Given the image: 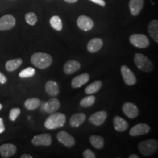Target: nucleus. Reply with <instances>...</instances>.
<instances>
[{"label":"nucleus","instance_id":"c9c22d12","mask_svg":"<svg viewBox=\"0 0 158 158\" xmlns=\"http://www.w3.org/2000/svg\"><path fill=\"white\" fill-rule=\"evenodd\" d=\"M5 130V125H4L3 119L2 118H0V134L2 133Z\"/></svg>","mask_w":158,"mask_h":158},{"label":"nucleus","instance_id":"2f4dec72","mask_svg":"<svg viewBox=\"0 0 158 158\" xmlns=\"http://www.w3.org/2000/svg\"><path fill=\"white\" fill-rule=\"evenodd\" d=\"M21 114V110L19 108H12L9 114V118L11 121H15L18 118V116Z\"/></svg>","mask_w":158,"mask_h":158},{"label":"nucleus","instance_id":"aec40b11","mask_svg":"<svg viewBox=\"0 0 158 158\" xmlns=\"http://www.w3.org/2000/svg\"><path fill=\"white\" fill-rule=\"evenodd\" d=\"M81 68V64L76 60H70L65 63L64 66V72L66 74H72L76 72Z\"/></svg>","mask_w":158,"mask_h":158},{"label":"nucleus","instance_id":"f03ea898","mask_svg":"<svg viewBox=\"0 0 158 158\" xmlns=\"http://www.w3.org/2000/svg\"><path fill=\"white\" fill-rule=\"evenodd\" d=\"M53 59L51 55L45 53H35L31 57V62L39 69H45L51 66Z\"/></svg>","mask_w":158,"mask_h":158},{"label":"nucleus","instance_id":"e433bc0d","mask_svg":"<svg viewBox=\"0 0 158 158\" xmlns=\"http://www.w3.org/2000/svg\"><path fill=\"white\" fill-rule=\"evenodd\" d=\"M21 158H32V157H31V155H27V154H24V155H21Z\"/></svg>","mask_w":158,"mask_h":158},{"label":"nucleus","instance_id":"c85d7f7f","mask_svg":"<svg viewBox=\"0 0 158 158\" xmlns=\"http://www.w3.org/2000/svg\"><path fill=\"white\" fill-rule=\"evenodd\" d=\"M95 97L93 95H90V96H87L85 97L84 98H83L80 102V105L81 106L84 108H88L92 106V105L95 102Z\"/></svg>","mask_w":158,"mask_h":158},{"label":"nucleus","instance_id":"bb28decb","mask_svg":"<svg viewBox=\"0 0 158 158\" xmlns=\"http://www.w3.org/2000/svg\"><path fill=\"white\" fill-rule=\"evenodd\" d=\"M40 105V100L38 98H29L24 102L25 107L28 110H32L37 108Z\"/></svg>","mask_w":158,"mask_h":158},{"label":"nucleus","instance_id":"f257e3e1","mask_svg":"<svg viewBox=\"0 0 158 158\" xmlns=\"http://www.w3.org/2000/svg\"><path fill=\"white\" fill-rule=\"evenodd\" d=\"M66 122V116L62 113H52L45 120L44 126L46 129L54 130L62 127Z\"/></svg>","mask_w":158,"mask_h":158},{"label":"nucleus","instance_id":"a878e982","mask_svg":"<svg viewBox=\"0 0 158 158\" xmlns=\"http://www.w3.org/2000/svg\"><path fill=\"white\" fill-rule=\"evenodd\" d=\"M91 144L98 149H101L104 147V139L101 136L92 135L89 138Z\"/></svg>","mask_w":158,"mask_h":158},{"label":"nucleus","instance_id":"4c0bfd02","mask_svg":"<svg viewBox=\"0 0 158 158\" xmlns=\"http://www.w3.org/2000/svg\"><path fill=\"white\" fill-rule=\"evenodd\" d=\"M64 1L68 3H75L78 0H64Z\"/></svg>","mask_w":158,"mask_h":158},{"label":"nucleus","instance_id":"a211bd4d","mask_svg":"<svg viewBox=\"0 0 158 158\" xmlns=\"http://www.w3.org/2000/svg\"><path fill=\"white\" fill-rule=\"evenodd\" d=\"M103 45V41L100 38L96 37V38L92 39L87 44V50L91 53H94L100 50V48Z\"/></svg>","mask_w":158,"mask_h":158},{"label":"nucleus","instance_id":"f704fd0d","mask_svg":"<svg viewBox=\"0 0 158 158\" xmlns=\"http://www.w3.org/2000/svg\"><path fill=\"white\" fill-rule=\"evenodd\" d=\"M7 78H6V76H5V75L2 73H0V84H5L6 82H7Z\"/></svg>","mask_w":158,"mask_h":158},{"label":"nucleus","instance_id":"ddd939ff","mask_svg":"<svg viewBox=\"0 0 158 158\" xmlns=\"http://www.w3.org/2000/svg\"><path fill=\"white\" fill-rule=\"evenodd\" d=\"M150 131V127L147 124H138L130 130L131 136H139L147 134Z\"/></svg>","mask_w":158,"mask_h":158},{"label":"nucleus","instance_id":"ea45409f","mask_svg":"<svg viewBox=\"0 0 158 158\" xmlns=\"http://www.w3.org/2000/svg\"><path fill=\"white\" fill-rule=\"evenodd\" d=\"M2 108V104H0V110H1Z\"/></svg>","mask_w":158,"mask_h":158},{"label":"nucleus","instance_id":"5701e85b","mask_svg":"<svg viewBox=\"0 0 158 158\" xmlns=\"http://www.w3.org/2000/svg\"><path fill=\"white\" fill-rule=\"evenodd\" d=\"M148 31L150 36L156 43H158V21L157 20H153L149 23L148 27Z\"/></svg>","mask_w":158,"mask_h":158},{"label":"nucleus","instance_id":"39448f33","mask_svg":"<svg viewBox=\"0 0 158 158\" xmlns=\"http://www.w3.org/2000/svg\"><path fill=\"white\" fill-rule=\"evenodd\" d=\"M130 42L134 46L139 48H146L149 45V40L144 35L134 34L130 37Z\"/></svg>","mask_w":158,"mask_h":158},{"label":"nucleus","instance_id":"412c9836","mask_svg":"<svg viewBox=\"0 0 158 158\" xmlns=\"http://www.w3.org/2000/svg\"><path fill=\"white\" fill-rule=\"evenodd\" d=\"M86 120V115L83 113L75 114L71 116L70 119V126L73 127H78L84 123Z\"/></svg>","mask_w":158,"mask_h":158},{"label":"nucleus","instance_id":"0eeeda50","mask_svg":"<svg viewBox=\"0 0 158 158\" xmlns=\"http://www.w3.org/2000/svg\"><path fill=\"white\" fill-rule=\"evenodd\" d=\"M77 25L83 31H87L93 28L94 22L91 18L86 15H80L77 19Z\"/></svg>","mask_w":158,"mask_h":158},{"label":"nucleus","instance_id":"58836bf2","mask_svg":"<svg viewBox=\"0 0 158 158\" xmlns=\"http://www.w3.org/2000/svg\"><path fill=\"white\" fill-rule=\"evenodd\" d=\"M139 157L137 155H131L129 156V158H138Z\"/></svg>","mask_w":158,"mask_h":158},{"label":"nucleus","instance_id":"393cba45","mask_svg":"<svg viewBox=\"0 0 158 158\" xmlns=\"http://www.w3.org/2000/svg\"><path fill=\"white\" fill-rule=\"evenodd\" d=\"M102 83L101 81H95L93 83L89 85L85 89V93L87 94H92L98 92L102 87Z\"/></svg>","mask_w":158,"mask_h":158},{"label":"nucleus","instance_id":"1a4fd4ad","mask_svg":"<svg viewBox=\"0 0 158 158\" xmlns=\"http://www.w3.org/2000/svg\"><path fill=\"white\" fill-rule=\"evenodd\" d=\"M52 142L51 136L48 133L40 134L35 135L31 140V143L35 146H50Z\"/></svg>","mask_w":158,"mask_h":158},{"label":"nucleus","instance_id":"72a5a7b5","mask_svg":"<svg viewBox=\"0 0 158 158\" xmlns=\"http://www.w3.org/2000/svg\"><path fill=\"white\" fill-rule=\"evenodd\" d=\"M90 1L100 6H102V7L106 6V2H105L104 0H90Z\"/></svg>","mask_w":158,"mask_h":158},{"label":"nucleus","instance_id":"473e14b6","mask_svg":"<svg viewBox=\"0 0 158 158\" xmlns=\"http://www.w3.org/2000/svg\"><path fill=\"white\" fill-rule=\"evenodd\" d=\"M83 157L84 158H95L96 156L92 150L86 149L83 152Z\"/></svg>","mask_w":158,"mask_h":158},{"label":"nucleus","instance_id":"20e7f679","mask_svg":"<svg viewBox=\"0 0 158 158\" xmlns=\"http://www.w3.org/2000/svg\"><path fill=\"white\" fill-rule=\"evenodd\" d=\"M134 62L138 69L144 72H151L153 70V64L147 56L142 54H135Z\"/></svg>","mask_w":158,"mask_h":158},{"label":"nucleus","instance_id":"6ab92c4d","mask_svg":"<svg viewBox=\"0 0 158 158\" xmlns=\"http://www.w3.org/2000/svg\"><path fill=\"white\" fill-rule=\"evenodd\" d=\"M114 126L116 131L124 132L128 128V123L126 120L120 116H116L114 118Z\"/></svg>","mask_w":158,"mask_h":158},{"label":"nucleus","instance_id":"6e6552de","mask_svg":"<svg viewBox=\"0 0 158 158\" xmlns=\"http://www.w3.org/2000/svg\"><path fill=\"white\" fill-rule=\"evenodd\" d=\"M121 73L122 76L123 77L124 81L128 86H133L135 84L136 81V77L133 72L130 70L125 65H123L121 68Z\"/></svg>","mask_w":158,"mask_h":158},{"label":"nucleus","instance_id":"4be33fe9","mask_svg":"<svg viewBox=\"0 0 158 158\" xmlns=\"http://www.w3.org/2000/svg\"><path fill=\"white\" fill-rule=\"evenodd\" d=\"M45 89L48 94L52 97L56 96L59 92L58 84H56V82L54 81H48L45 84Z\"/></svg>","mask_w":158,"mask_h":158},{"label":"nucleus","instance_id":"dca6fc26","mask_svg":"<svg viewBox=\"0 0 158 158\" xmlns=\"http://www.w3.org/2000/svg\"><path fill=\"white\" fill-rule=\"evenodd\" d=\"M144 5L143 0H130L129 7L131 14L135 16L140 13Z\"/></svg>","mask_w":158,"mask_h":158},{"label":"nucleus","instance_id":"7ed1b4c3","mask_svg":"<svg viewBox=\"0 0 158 158\" xmlns=\"http://www.w3.org/2000/svg\"><path fill=\"white\" fill-rule=\"evenodd\" d=\"M138 149L143 156L153 155L157 150L158 142L155 139H149L143 141L138 144Z\"/></svg>","mask_w":158,"mask_h":158},{"label":"nucleus","instance_id":"9d476101","mask_svg":"<svg viewBox=\"0 0 158 158\" xmlns=\"http://www.w3.org/2000/svg\"><path fill=\"white\" fill-rule=\"evenodd\" d=\"M57 139L61 143L67 147H71L75 145L76 141L73 136L65 131H61L57 134Z\"/></svg>","mask_w":158,"mask_h":158},{"label":"nucleus","instance_id":"7c9ffc66","mask_svg":"<svg viewBox=\"0 0 158 158\" xmlns=\"http://www.w3.org/2000/svg\"><path fill=\"white\" fill-rule=\"evenodd\" d=\"M25 20L28 24L31 26H34L37 21V17L35 13L30 12V13H27V14L25 15Z\"/></svg>","mask_w":158,"mask_h":158},{"label":"nucleus","instance_id":"423d86ee","mask_svg":"<svg viewBox=\"0 0 158 158\" xmlns=\"http://www.w3.org/2000/svg\"><path fill=\"white\" fill-rule=\"evenodd\" d=\"M15 19L10 14L5 15L0 18V31H6L15 27Z\"/></svg>","mask_w":158,"mask_h":158},{"label":"nucleus","instance_id":"cd10ccee","mask_svg":"<svg viewBox=\"0 0 158 158\" xmlns=\"http://www.w3.org/2000/svg\"><path fill=\"white\" fill-rule=\"evenodd\" d=\"M50 23L51 27L56 31H61L62 29V20L58 15H54L51 18Z\"/></svg>","mask_w":158,"mask_h":158},{"label":"nucleus","instance_id":"f8f14e48","mask_svg":"<svg viewBox=\"0 0 158 158\" xmlns=\"http://www.w3.org/2000/svg\"><path fill=\"white\" fill-rule=\"evenodd\" d=\"M60 107V102L56 98H51L43 105L42 108L46 113L52 114L56 112Z\"/></svg>","mask_w":158,"mask_h":158},{"label":"nucleus","instance_id":"b1692460","mask_svg":"<svg viewBox=\"0 0 158 158\" xmlns=\"http://www.w3.org/2000/svg\"><path fill=\"white\" fill-rule=\"evenodd\" d=\"M23 60L21 59L18 58L11 59V60L7 61L5 64V68L8 72H13L19 68L21 64H22Z\"/></svg>","mask_w":158,"mask_h":158},{"label":"nucleus","instance_id":"9b49d317","mask_svg":"<svg viewBox=\"0 0 158 158\" xmlns=\"http://www.w3.org/2000/svg\"><path fill=\"white\" fill-rule=\"evenodd\" d=\"M122 110H123L124 114L130 118L137 117L138 115V107L133 102H125L123 105Z\"/></svg>","mask_w":158,"mask_h":158},{"label":"nucleus","instance_id":"2eb2a0df","mask_svg":"<svg viewBox=\"0 0 158 158\" xmlns=\"http://www.w3.org/2000/svg\"><path fill=\"white\" fill-rule=\"evenodd\" d=\"M17 148L11 143H5L0 147V155L4 158L10 157L16 152Z\"/></svg>","mask_w":158,"mask_h":158},{"label":"nucleus","instance_id":"f3484780","mask_svg":"<svg viewBox=\"0 0 158 158\" xmlns=\"http://www.w3.org/2000/svg\"><path fill=\"white\" fill-rule=\"evenodd\" d=\"M89 80V75L88 73H83L75 77L71 82V86L73 88H79L83 85L86 84Z\"/></svg>","mask_w":158,"mask_h":158},{"label":"nucleus","instance_id":"c756f323","mask_svg":"<svg viewBox=\"0 0 158 158\" xmlns=\"http://www.w3.org/2000/svg\"><path fill=\"white\" fill-rule=\"evenodd\" d=\"M35 74V70L33 68H27L21 71L19 73V77L21 78H27L32 77Z\"/></svg>","mask_w":158,"mask_h":158},{"label":"nucleus","instance_id":"4468645a","mask_svg":"<svg viewBox=\"0 0 158 158\" xmlns=\"http://www.w3.org/2000/svg\"><path fill=\"white\" fill-rule=\"evenodd\" d=\"M107 118V113L106 111H98L92 114L89 118V121L91 124L95 126H100L104 123Z\"/></svg>","mask_w":158,"mask_h":158}]
</instances>
